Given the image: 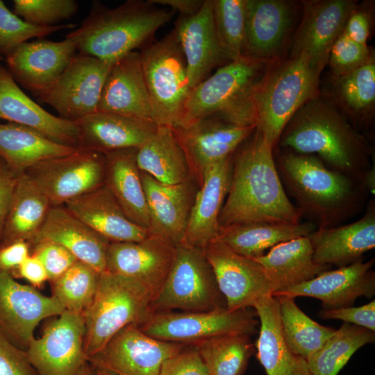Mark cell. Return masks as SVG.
<instances>
[{
	"instance_id": "obj_10",
	"label": "cell",
	"mask_w": 375,
	"mask_h": 375,
	"mask_svg": "<svg viewBox=\"0 0 375 375\" xmlns=\"http://www.w3.org/2000/svg\"><path fill=\"white\" fill-rule=\"evenodd\" d=\"M258 324L247 309L224 308L210 311L156 312L138 326L151 338L192 345L220 335H253L258 332Z\"/></svg>"
},
{
	"instance_id": "obj_5",
	"label": "cell",
	"mask_w": 375,
	"mask_h": 375,
	"mask_svg": "<svg viewBox=\"0 0 375 375\" xmlns=\"http://www.w3.org/2000/svg\"><path fill=\"white\" fill-rule=\"evenodd\" d=\"M273 62L241 56L219 67L191 90L177 126L210 117L256 126L253 97Z\"/></svg>"
},
{
	"instance_id": "obj_59",
	"label": "cell",
	"mask_w": 375,
	"mask_h": 375,
	"mask_svg": "<svg viewBox=\"0 0 375 375\" xmlns=\"http://www.w3.org/2000/svg\"><path fill=\"white\" fill-rule=\"evenodd\" d=\"M1 60H3V58H2V56H0V61H1Z\"/></svg>"
},
{
	"instance_id": "obj_58",
	"label": "cell",
	"mask_w": 375,
	"mask_h": 375,
	"mask_svg": "<svg viewBox=\"0 0 375 375\" xmlns=\"http://www.w3.org/2000/svg\"><path fill=\"white\" fill-rule=\"evenodd\" d=\"M93 369H94L95 375H115V374H112V373H110L109 372L105 371V370H102V369H97V368H93Z\"/></svg>"
},
{
	"instance_id": "obj_12",
	"label": "cell",
	"mask_w": 375,
	"mask_h": 375,
	"mask_svg": "<svg viewBox=\"0 0 375 375\" xmlns=\"http://www.w3.org/2000/svg\"><path fill=\"white\" fill-rule=\"evenodd\" d=\"M112 64L76 53L57 80L38 97L59 117L76 122L97 112L101 92Z\"/></svg>"
},
{
	"instance_id": "obj_47",
	"label": "cell",
	"mask_w": 375,
	"mask_h": 375,
	"mask_svg": "<svg viewBox=\"0 0 375 375\" xmlns=\"http://www.w3.org/2000/svg\"><path fill=\"white\" fill-rule=\"evenodd\" d=\"M374 58V53L367 45L359 44L343 32L333 43L328 62L333 78L348 74Z\"/></svg>"
},
{
	"instance_id": "obj_20",
	"label": "cell",
	"mask_w": 375,
	"mask_h": 375,
	"mask_svg": "<svg viewBox=\"0 0 375 375\" xmlns=\"http://www.w3.org/2000/svg\"><path fill=\"white\" fill-rule=\"evenodd\" d=\"M296 3L288 0H246L244 56L279 60L294 23Z\"/></svg>"
},
{
	"instance_id": "obj_6",
	"label": "cell",
	"mask_w": 375,
	"mask_h": 375,
	"mask_svg": "<svg viewBox=\"0 0 375 375\" xmlns=\"http://www.w3.org/2000/svg\"><path fill=\"white\" fill-rule=\"evenodd\" d=\"M322 72L303 54L271 65L256 91L253 103L256 128L273 149L292 116L319 96Z\"/></svg>"
},
{
	"instance_id": "obj_40",
	"label": "cell",
	"mask_w": 375,
	"mask_h": 375,
	"mask_svg": "<svg viewBox=\"0 0 375 375\" xmlns=\"http://www.w3.org/2000/svg\"><path fill=\"white\" fill-rule=\"evenodd\" d=\"M279 303L281 333L288 349L308 360L334 333L309 317L296 304L294 298L275 296Z\"/></svg>"
},
{
	"instance_id": "obj_23",
	"label": "cell",
	"mask_w": 375,
	"mask_h": 375,
	"mask_svg": "<svg viewBox=\"0 0 375 375\" xmlns=\"http://www.w3.org/2000/svg\"><path fill=\"white\" fill-rule=\"evenodd\" d=\"M76 51L68 38L26 42L6 57V68L16 83L38 96L57 80Z\"/></svg>"
},
{
	"instance_id": "obj_27",
	"label": "cell",
	"mask_w": 375,
	"mask_h": 375,
	"mask_svg": "<svg viewBox=\"0 0 375 375\" xmlns=\"http://www.w3.org/2000/svg\"><path fill=\"white\" fill-rule=\"evenodd\" d=\"M74 122L78 130V148L104 154L124 149H138L158 128L150 119L99 111Z\"/></svg>"
},
{
	"instance_id": "obj_32",
	"label": "cell",
	"mask_w": 375,
	"mask_h": 375,
	"mask_svg": "<svg viewBox=\"0 0 375 375\" xmlns=\"http://www.w3.org/2000/svg\"><path fill=\"white\" fill-rule=\"evenodd\" d=\"M253 308L260 323L256 355L267 375H313L307 360L292 352L284 342L277 297H265Z\"/></svg>"
},
{
	"instance_id": "obj_7",
	"label": "cell",
	"mask_w": 375,
	"mask_h": 375,
	"mask_svg": "<svg viewBox=\"0 0 375 375\" xmlns=\"http://www.w3.org/2000/svg\"><path fill=\"white\" fill-rule=\"evenodd\" d=\"M153 297L147 287L135 278L101 273L94 298L83 312L87 361L122 328L138 325L152 315Z\"/></svg>"
},
{
	"instance_id": "obj_26",
	"label": "cell",
	"mask_w": 375,
	"mask_h": 375,
	"mask_svg": "<svg viewBox=\"0 0 375 375\" xmlns=\"http://www.w3.org/2000/svg\"><path fill=\"white\" fill-rule=\"evenodd\" d=\"M0 119L28 126L58 144L78 148L76 122L53 115L33 101L1 64Z\"/></svg>"
},
{
	"instance_id": "obj_33",
	"label": "cell",
	"mask_w": 375,
	"mask_h": 375,
	"mask_svg": "<svg viewBox=\"0 0 375 375\" xmlns=\"http://www.w3.org/2000/svg\"><path fill=\"white\" fill-rule=\"evenodd\" d=\"M253 259L263 268L273 296L308 281L331 268L330 265L315 262L308 236L280 243L271 248L267 253Z\"/></svg>"
},
{
	"instance_id": "obj_57",
	"label": "cell",
	"mask_w": 375,
	"mask_h": 375,
	"mask_svg": "<svg viewBox=\"0 0 375 375\" xmlns=\"http://www.w3.org/2000/svg\"><path fill=\"white\" fill-rule=\"evenodd\" d=\"M76 375H95L92 367L87 362L81 368Z\"/></svg>"
},
{
	"instance_id": "obj_24",
	"label": "cell",
	"mask_w": 375,
	"mask_h": 375,
	"mask_svg": "<svg viewBox=\"0 0 375 375\" xmlns=\"http://www.w3.org/2000/svg\"><path fill=\"white\" fill-rule=\"evenodd\" d=\"M149 215V234L182 242L195 194L192 179L169 185L140 171Z\"/></svg>"
},
{
	"instance_id": "obj_14",
	"label": "cell",
	"mask_w": 375,
	"mask_h": 375,
	"mask_svg": "<svg viewBox=\"0 0 375 375\" xmlns=\"http://www.w3.org/2000/svg\"><path fill=\"white\" fill-rule=\"evenodd\" d=\"M83 315L65 310L25 350L38 375H76L87 358Z\"/></svg>"
},
{
	"instance_id": "obj_52",
	"label": "cell",
	"mask_w": 375,
	"mask_h": 375,
	"mask_svg": "<svg viewBox=\"0 0 375 375\" xmlns=\"http://www.w3.org/2000/svg\"><path fill=\"white\" fill-rule=\"evenodd\" d=\"M372 18L366 8L358 5L349 15L343 33L352 40L367 45V40L370 34Z\"/></svg>"
},
{
	"instance_id": "obj_21",
	"label": "cell",
	"mask_w": 375,
	"mask_h": 375,
	"mask_svg": "<svg viewBox=\"0 0 375 375\" xmlns=\"http://www.w3.org/2000/svg\"><path fill=\"white\" fill-rule=\"evenodd\" d=\"M175 247L151 234L139 242H111L106 251V271L139 281L154 297L169 274Z\"/></svg>"
},
{
	"instance_id": "obj_16",
	"label": "cell",
	"mask_w": 375,
	"mask_h": 375,
	"mask_svg": "<svg viewBox=\"0 0 375 375\" xmlns=\"http://www.w3.org/2000/svg\"><path fill=\"white\" fill-rule=\"evenodd\" d=\"M203 249L227 309L253 308L260 299L272 295L266 274L254 259L235 253L217 240Z\"/></svg>"
},
{
	"instance_id": "obj_56",
	"label": "cell",
	"mask_w": 375,
	"mask_h": 375,
	"mask_svg": "<svg viewBox=\"0 0 375 375\" xmlns=\"http://www.w3.org/2000/svg\"><path fill=\"white\" fill-rule=\"evenodd\" d=\"M154 4L167 6L178 11L180 16L190 17L197 14L202 7L203 0H149Z\"/></svg>"
},
{
	"instance_id": "obj_17",
	"label": "cell",
	"mask_w": 375,
	"mask_h": 375,
	"mask_svg": "<svg viewBox=\"0 0 375 375\" xmlns=\"http://www.w3.org/2000/svg\"><path fill=\"white\" fill-rule=\"evenodd\" d=\"M65 310L53 295H44L0 270V329L17 347L26 349L40 321Z\"/></svg>"
},
{
	"instance_id": "obj_18",
	"label": "cell",
	"mask_w": 375,
	"mask_h": 375,
	"mask_svg": "<svg viewBox=\"0 0 375 375\" xmlns=\"http://www.w3.org/2000/svg\"><path fill=\"white\" fill-rule=\"evenodd\" d=\"M302 3L300 24L290 40L289 56L306 55L319 69L327 65L331 49L343 32L353 0H311Z\"/></svg>"
},
{
	"instance_id": "obj_36",
	"label": "cell",
	"mask_w": 375,
	"mask_h": 375,
	"mask_svg": "<svg viewBox=\"0 0 375 375\" xmlns=\"http://www.w3.org/2000/svg\"><path fill=\"white\" fill-rule=\"evenodd\" d=\"M51 207L47 197L28 175L20 174L0 237V247L20 240L30 243Z\"/></svg>"
},
{
	"instance_id": "obj_9",
	"label": "cell",
	"mask_w": 375,
	"mask_h": 375,
	"mask_svg": "<svg viewBox=\"0 0 375 375\" xmlns=\"http://www.w3.org/2000/svg\"><path fill=\"white\" fill-rule=\"evenodd\" d=\"M226 308L203 249L181 243L165 283L153 297V313L182 310L210 311Z\"/></svg>"
},
{
	"instance_id": "obj_46",
	"label": "cell",
	"mask_w": 375,
	"mask_h": 375,
	"mask_svg": "<svg viewBox=\"0 0 375 375\" xmlns=\"http://www.w3.org/2000/svg\"><path fill=\"white\" fill-rule=\"evenodd\" d=\"M14 13L26 23L50 26L73 17L78 4L74 0H14Z\"/></svg>"
},
{
	"instance_id": "obj_54",
	"label": "cell",
	"mask_w": 375,
	"mask_h": 375,
	"mask_svg": "<svg viewBox=\"0 0 375 375\" xmlns=\"http://www.w3.org/2000/svg\"><path fill=\"white\" fill-rule=\"evenodd\" d=\"M18 176L0 158V237Z\"/></svg>"
},
{
	"instance_id": "obj_38",
	"label": "cell",
	"mask_w": 375,
	"mask_h": 375,
	"mask_svg": "<svg viewBox=\"0 0 375 375\" xmlns=\"http://www.w3.org/2000/svg\"><path fill=\"white\" fill-rule=\"evenodd\" d=\"M135 160L140 171L165 184L192 179L184 153L169 126H158L156 132L137 149Z\"/></svg>"
},
{
	"instance_id": "obj_28",
	"label": "cell",
	"mask_w": 375,
	"mask_h": 375,
	"mask_svg": "<svg viewBox=\"0 0 375 375\" xmlns=\"http://www.w3.org/2000/svg\"><path fill=\"white\" fill-rule=\"evenodd\" d=\"M233 155L206 169L203 183L195 194L181 243L203 249L216 239L219 215L231 183Z\"/></svg>"
},
{
	"instance_id": "obj_4",
	"label": "cell",
	"mask_w": 375,
	"mask_h": 375,
	"mask_svg": "<svg viewBox=\"0 0 375 375\" xmlns=\"http://www.w3.org/2000/svg\"><path fill=\"white\" fill-rule=\"evenodd\" d=\"M175 12L159 8L149 0H128L115 8L94 1L81 26L66 38L73 41L78 52L113 64L151 43L157 30Z\"/></svg>"
},
{
	"instance_id": "obj_1",
	"label": "cell",
	"mask_w": 375,
	"mask_h": 375,
	"mask_svg": "<svg viewBox=\"0 0 375 375\" xmlns=\"http://www.w3.org/2000/svg\"><path fill=\"white\" fill-rule=\"evenodd\" d=\"M273 149L256 128L233 153L231 183L219 228L252 222H301L303 212L289 199Z\"/></svg>"
},
{
	"instance_id": "obj_22",
	"label": "cell",
	"mask_w": 375,
	"mask_h": 375,
	"mask_svg": "<svg viewBox=\"0 0 375 375\" xmlns=\"http://www.w3.org/2000/svg\"><path fill=\"white\" fill-rule=\"evenodd\" d=\"M372 258L361 259L348 266L326 271L312 279L290 288L274 296L309 297L322 302V309H338L353 306L358 298L375 294V272Z\"/></svg>"
},
{
	"instance_id": "obj_15",
	"label": "cell",
	"mask_w": 375,
	"mask_h": 375,
	"mask_svg": "<svg viewBox=\"0 0 375 375\" xmlns=\"http://www.w3.org/2000/svg\"><path fill=\"white\" fill-rule=\"evenodd\" d=\"M172 129L184 153L191 178L200 187L206 169L233 155L256 126H240L210 117Z\"/></svg>"
},
{
	"instance_id": "obj_3",
	"label": "cell",
	"mask_w": 375,
	"mask_h": 375,
	"mask_svg": "<svg viewBox=\"0 0 375 375\" xmlns=\"http://www.w3.org/2000/svg\"><path fill=\"white\" fill-rule=\"evenodd\" d=\"M275 163L283 187L317 228L338 226L365 205L368 191L364 185L315 156L285 149Z\"/></svg>"
},
{
	"instance_id": "obj_39",
	"label": "cell",
	"mask_w": 375,
	"mask_h": 375,
	"mask_svg": "<svg viewBox=\"0 0 375 375\" xmlns=\"http://www.w3.org/2000/svg\"><path fill=\"white\" fill-rule=\"evenodd\" d=\"M333 81L335 101L351 120L365 126L370 123L375 107V59Z\"/></svg>"
},
{
	"instance_id": "obj_31",
	"label": "cell",
	"mask_w": 375,
	"mask_h": 375,
	"mask_svg": "<svg viewBox=\"0 0 375 375\" xmlns=\"http://www.w3.org/2000/svg\"><path fill=\"white\" fill-rule=\"evenodd\" d=\"M63 206L110 242H139L149 234L128 219L105 184Z\"/></svg>"
},
{
	"instance_id": "obj_11",
	"label": "cell",
	"mask_w": 375,
	"mask_h": 375,
	"mask_svg": "<svg viewBox=\"0 0 375 375\" xmlns=\"http://www.w3.org/2000/svg\"><path fill=\"white\" fill-rule=\"evenodd\" d=\"M25 173L51 206H63L104 184L106 156L99 151L78 148L69 154L39 162Z\"/></svg>"
},
{
	"instance_id": "obj_55",
	"label": "cell",
	"mask_w": 375,
	"mask_h": 375,
	"mask_svg": "<svg viewBox=\"0 0 375 375\" xmlns=\"http://www.w3.org/2000/svg\"><path fill=\"white\" fill-rule=\"evenodd\" d=\"M14 278H23L34 286H41L48 280L47 273L42 262L31 254L10 274Z\"/></svg>"
},
{
	"instance_id": "obj_41",
	"label": "cell",
	"mask_w": 375,
	"mask_h": 375,
	"mask_svg": "<svg viewBox=\"0 0 375 375\" xmlns=\"http://www.w3.org/2000/svg\"><path fill=\"white\" fill-rule=\"evenodd\" d=\"M192 345L210 375H242L256 351L251 335L243 333L217 335Z\"/></svg>"
},
{
	"instance_id": "obj_8",
	"label": "cell",
	"mask_w": 375,
	"mask_h": 375,
	"mask_svg": "<svg viewBox=\"0 0 375 375\" xmlns=\"http://www.w3.org/2000/svg\"><path fill=\"white\" fill-rule=\"evenodd\" d=\"M139 53L153 121L158 126H177L192 89L174 30L144 46Z\"/></svg>"
},
{
	"instance_id": "obj_13",
	"label": "cell",
	"mask_w": 375,
	"mask_h": 375,
	"mask_svg": "<svg viewBox=\"0 0 375 375\" xmlns=\"http://www.w3.org/2000/svg\"><path fill=\"white\" fill-rule=\"evenodd\" d=\"M187 345L151 338L132 324L119 331L88 362L115 375H158L162 363Z\"/></svg>"
},
{
	"instance_id": "obj_44",
	"label": "cell",
	"mask_w": 375,
	"mask_h": 375,
	"mask_svg": "<svg viewBox=\"0 0 375 375\" xmlns=\"http://www.w3.org/2000/svg\"><path fill=\"white\" fill-rule=\"evenodd\" d=\"M246 0H212V16L219 39L233 59L244 56Z\"/></svg>"
},
{
	"instance_id": "obj_34",
	"label": "cell",
	"mask_w": 375,
	"mask_h": 375,
	"mask_svg": "<svg viewBox=\"0 0 375 375\" xmlns=\"http://www.w3.org/2000/svg\"><path fill=\"white\" fill-rule=\"evenodd\" d=\"M137 149H124L105 153L104 184L128 219L148 230L149 215L135 160Z\"/></svg>"
},
{
	"instance_id": "obj_45",
	"label": "cell",
	"mask_w": 375,
	"mask_h": 375,
	"mask_svg": "<svg viewBox=\"0 0 375 375\" xmlns=\"http://www.w3.org/2000/svg\"><path fill=\"white\" fill-rule=\"evenodd\" d=\"M76 26L74 24L50 26L29 24L11 12L0 0V56L6 57L18 46L31 38H42L58 31Z\"/></svg>"
},
{
	"instance_id": "obj_30",
	"label": "cell",
	"mask_w": 375,
	"mask_h": 375,
	"mask_svg": "<svg viewBox=\"0 0 375 375\" xmlns=\"http://www.w3.org/2000/svg\"><path fill=\"white\" fill-rule=\"evenodd\" d=\"M41 240L62 245L78 260L89 265L100 274L106 271V251L110 242L64 206L50 208L40 229L29 244Z\"/></svg>"
},
{
	"instance_id": "obj_43",
	"label": "cell",
	"mask_w": 375,
	"mask_h": 375,
	"mask_svg": "<svg viewBox=\"0 0 375 375\" xmlns=\"http://www.w3.org/2000/svg\"><path fill=\"white\" fill-rule=\"evenodd\" d=\"M100 273L78 260L53 283V296L65 310L81 313L92 302Z\"/></svg>"
},
{
	"instance_id": "obj_48",
	"label": "cell",
	"mask_w": 375,
	"mask_h": 375,
	"mask_svg": "<svg viewBox=\"0 0 375 375\" xmlns=\"http://www.w3.org/2000/svg\"><path fill=\"white\" fill-rule=\"evenodd\" d=\"M31 254L36 256L43 264L48 280L55 281L68 270L77 258L62 245L41 240L31 244Z\"/></svg>"
},
{
	"instance_id": "obj_42",
	"label": "cell",
	"mask_w": 375,
	"mask_h": 375,
	"mask_svg": "<svg viewBox=\"0 0 375 375\" xmlns=\"http://www.w3.org/2000/svg\"><path fill=\"white\" fill-rule=\"evenodd\" d=\"M375 332L344 322L308 360L313 375H338L362 347L374 343Z\"/></svg>"
},
{
	"instance_id": "obj_53",
	"label": "cell",
	"mask_w": 375,
	"mask_h": 375,
	"mask_svg": "<svg viewBox=\"0 0 375 375\" xmlns=\"http://www.w3.org/2000/svg\"><path fill=\"white\" fill-rule=\"evenodd\" d=\"M31 245L26 241H16L0 247V270L13 272L29 256Z\"/></svg>"
},
{
	"instance_id": "obj_37",
	"label": "cell",
	"mask_w": 375,
	"mask_h": 375,
	"mask_svg": "<svg viewBox=\"0 0 375 375\" xmlns=\"http://www.w3.org/2000/svg\"><path fill=\"white\" fill-rule=\"evenodd\" d=\"M77 149L58 144L28 126L0 122V158L16 175L39 162L69 154Z\"/></svg>"
},
{
	"instance_id": "obj_35",
	"label": "cell",
	"mask_w": 375,
	"mask_h": 375,
	"mask_svg": "<svg viewBox=\"0 0 375 375\" xmlns=\"http://www.w3.org/2000/svg\"><path fill=\"white\" fill-rule=\"evenodd\" d=\"M311 221L298 224L252 222L219 227L216 239L235 253L255 258L266 249L292 239L307 237L317 229Z\"/></svg>"
},
{
	"instance_id": "obj_2",
	"label": "cell",
	"mask_w": 375,
	"mask_h": 375,
	"mask_svg": "<svg viewBox=\"0 0 375 375\" xmlns=\"http://www.w3.org/2000/svg\"><path fill=\"white\" fill-rule=\"evenodd\" d=\"M278 143L286 150L317 155L326 166L362 183L372 150L333 104L317 97L290 119Z\"/></svg>"
},
{
	"instance_id": "obj_19",
	"label": "cell",
	"mask_w": 375,
	"mask_h": 375,
	"mask_svg": "<svg viewBox=\"0 0 375 375\" xmlns=\"http://www.w3.org/2000/svg\"><path fill=\"white\" fill-rule=\"evenodd\" d=\"M174 30L181 47L191 89L210 72L233 59L222 46L214 24L212 0H204L193 16L178 17Z\"/></svg>"
},
{
	"instance_id": "obj_29",
	"label": "cell",
	"mask_w": 375,
	"mask_h": 375,
	"mask_svg": "<svg viewBox=\"0 0 375 375\" xmlns=\"http://www.w3.org/2000/svg\"><path fill=\"white\" fill-rule=\"evenodd\" d=\"M97 111L153 121L139 52H130L112 65Z\"/></svg>"
},
{
	"instance_id": "obj_51",
	"label": "cell",
	"mask_w": 375,
	"mask_h": 375,
	"mask_svg": "<svg viewBox=\"0 0 375 375\" xmlns=\"http://www.w3.org/2000/svg\"><path fill=\"white\" fill-rule=\"evenodd\" d=\"M319 317L325 319L342 320L375 332V300L361 306H349L338 309L324 310L319 312Z\"/></svg>"
},
{
	"instance_id": "obj_50",
	"label": "cell",
	"mask_w": 375,
	"mask_h": 375,
	"mask_svg": "<svg viewBox=\"0 0 375 375\" xmlns=\"http://www.w3.org/2000/svg\"><path fill=\"white\" fill-rule=\"evenodd\" d=\"M158 375H210L198 351L192 345L167 359Z\"/></svg>"
},
{
	"instance_id": "obj_25",
	"label": "cell",
	"mask_w": 375,
	"mask_h": 375,
	"mask_svg": "<svg viewBox=\"0 0 375 375\" xmlns=\"http://www.w3.org/2000/svg\"><path fill=\"white\" fill-rule=\"evenodd\" d=\"M308 238L318 264L342 267L363 259L375 247L374 200L369 201L365 214L356 222L317 228Z\"/></svg>"
},
{
	"instance_id": "obj_49",
	"label": "cell",
	"mask_w": 375,
	"mask_h": 375,
	"mask_svg": "<svg viewBox=\"0 0 375 375\" xmlns=\"http://www.w3.org/2000/svg\"><path fill=\"white\" fill-rule=\"evenodd\" d=\"M0 375H38L26 351L13 344L1 329Z\"/></svg>"
}]
</instances>
